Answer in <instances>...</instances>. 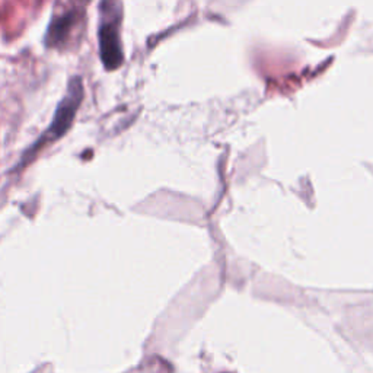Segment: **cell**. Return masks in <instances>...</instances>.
Segmentation results:
<instances>
[{"instance_id": "cell-1", "label": "cell", "mask_w": 373, "mask_h": 373, "mask_svg": "<svg viewBox=\"0 0 373 373\" xmlns=\"http://www.w3.org/2000/svg\"><path fill=\"white\" fill-rule=\"evenodd\" d=\"M116 0H103L101 21H99L98 40L99 56L107 70H114L122 63V45L120 39L121 10Z\"/></svg>"}, {"instance_id": "cell-2", "label": "cell", "mask_w": 373, "mask_h": 373, "mask_svg": "<svg viewBox=\"0 0 373 373\" xmlns=\"http://www.w3.org/2000/svg\"><path fill=\"white\" fill-rule=\"evenodd\" d=\"M82 99H83V83L79 76H74L70 79L67 85L66 95L60 101L54 113V117L52 120V124H50L47 131L41 136V139L31 147V151H30L31 153L34 151H39V149L45 143L54 142L60 138H63V136L69 131V129L72 127V122L74 117H76Z\"/></svg>"}, {"instance_id": "cell-3", "label": "cell", "mask_w": 373, "mask_h": 373, "mask_svg": "<svg viewBox=\"0 0 373 373\" xmlns=\"http://www.w3.org/2000/svg\"><path fill=\"white\" fill-rule=\"evenodd\" d=\"M83 10L72 5L70 8L61 9L53 15L52 22L45 35V44L50 48H63L67 45L72 34L76 31V28L82 22Z\"/></svg>"}]
</instances>
